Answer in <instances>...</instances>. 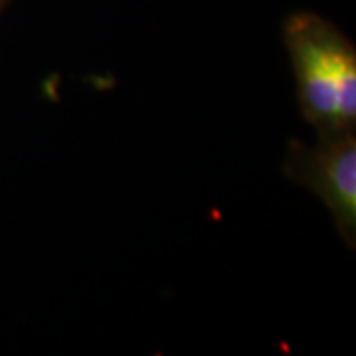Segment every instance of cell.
Segmentation results:
<instances>
[{"label": "cell", "mask_w": 356, "mask_h": 356, "mask_svg": "<svg viewBox=\"0 0 356 356\" xmlns=\"http://www.w3.org/2000/svg\"><path fill=\"white\" fill-rule=\"evenodd\" d=\"M285 40L305 117L318 133L344 131L337 115V76L348 42L313 14L293 16L285 28Z\"/></svg>", "instance_id": "1"}, {"label": "cell", "mask_w": 356, "mask_h": 356, "mask_svg": "<svg viewBox=\"0 0 356 356\" xmlns=\"http://www.w3.org/2000/svg\"><path fill=\"white\" fill-rule=\"evenodd\" d=\"M289 175L329 208L346 242L356 236V137L353 129L321 133L317 147H297Z\"/></svg>", "instance_id": "2"}, {"label": "cell", "mask_w": 356, "mask_h": 356, "mask_svg": "<svg viewBox=\"0 0 356 356\" xmlns=\"http://www.w3.org/2000/svg\"><path fill=\"white\" fill-rule=\"evenodd\" d=\"M2 2H4V0H0V6H2Z\"/></svg>", "instance_id": "3"}]
</instances>
